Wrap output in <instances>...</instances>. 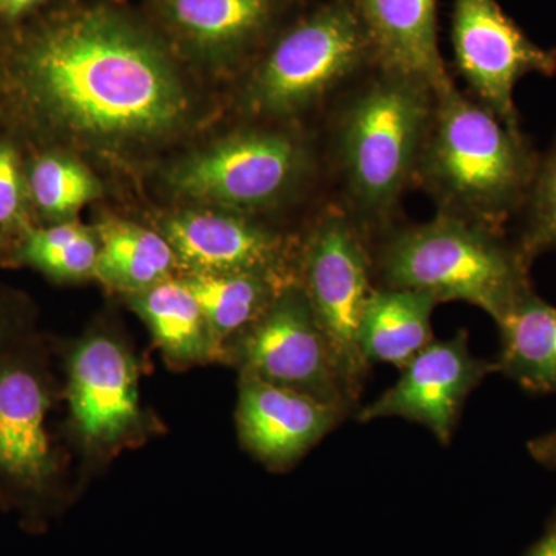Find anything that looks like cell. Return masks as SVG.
Here are the masks:
<instances>
[{
    "mask_svg": "<svg viewBox=\"0 0 556 556\" xmlns=\"http://www.w3.org/2000/svg\"><path fill=\"white\" fill-rule=\"evenodd\" d=\"M24 73L39 109L83 144H149L189 118L188 90L160 40L110 7L51 24L25 51Z\"/></svg>",
    "mask_w": 556,
    "mask_h": 556,
    "instance_id": "cell-1",
    "label": "cell"
},
{
    "mask_svg": "<svg viewBox=\"0 0 556 556\" xmlns=\"http://www.w3.org/2000/svg\"><path fill=\"white\" fill-rule=\"evenodd\" d=\"M538 163L532 146L453 83L434 93L433 118L416 172L445 214L492 229L529 200Z\"/></svg>",
    "mask_w": 556,
    "mask_h": 556,
    "instance_id": "cell-2",
    "label": "cell"
},
{
    "mask_svg": "<svg viewBox=\"0 0 556 556\" xmlns=\"http://www.w3.org/2000/svg\"><path fill=\"white\" fill-rule=\"evenodd\" d=\"M383 287L466 302L500 321L533 291L530 262L497 229L439 212L391 233L375 258Z\"/></svg>",
    "mask_w": 556,
    "mask_h": 556,
    "instance_id": "cell-3",
    "label": "cell"
},
{
    "mask_svg": "<svg viewBox=\"0 0 556 556\" xmlns=\"http://www.w3.org/2000/svg\"><path fill=\"white\" fill-rule=\"evenodd\" d=\"M433 109V91L388 75L348 109L340 156L351 199L365 217H386L401 197L419 163Z\"/></svg>",
    "mask_w": 556,
    "mask_h": 556,
    "instance_id": "cell-4",
    "label": "cell"
},
{
    "mask_svg": "<svg viewBox=\"0 0 556 556\" xmlns=\"http://www.w3.org/2000/svg\"><path fill=\"white\" fill-rule=\"evenodd\" d=\"M371 61L354 0H329L273 43L251 84L258 112L287 116L308 108Z\"/></svg>",
    "mask_w": 556,
    "mask_h": 556,
    "instance_id": "cell-5",
    "label": "cell"
},
{
    "mask_svg": "<svg viewBox=\"0 0 556 556\" xmlns=\"http://www.w3.org/2000/svg\"><path fill=\"white\" fill-rule=\"evenodd\" d=\"M372 269L375 260L350 219L331 215L314 230L305 251L302 289L353 407L369 369L358 345V331L376 289Z\"/></svg>",
    "mask_w": 556,
    "mask_h": 556,
    "instance_id": "cell-6",
    "label": "cell"
},
{
    "mask_svg": "<svg viewBox=\"0 0 556 556\" xmlns=\"http://www.w3.org/2000/svg\"><path fill=\"white\" fill-rule=\"evenodd\" d=\"M233 353L243 375L291 388L345 412L353 408L302 287L281 289L237 338Z\"/></svg>",
    "mask_w": 556,
    "mask_h": 556,
    "instance_id": "cell-7",
    "label": "cell"
},
{
    "mask_svg": "<svg viewBox=\"0 0 556 556\" xmlns=\"http://www.w3.org/2000/svg\"><path fill=\"white\" fill-rule=\"evenodd\" d=\"M305 166L299 142L276 131H247L182 160L170 185L186 199L260 207L281 199Z\"/></svg>",
    "mask_w": 556,
    "mask_h": 556,
    "instance_id": "cell-8",
    "label": "cell"
},
{
    "mask_svg": "<svg viewBox=\"0 0 556 556\" xmlns=\"http://www.w3.org/2000/svg\"><path fill=\"white\" fill-rule=\"evenodd\" d=\"M453 53L478 100L511 129H519L515 86L530 73H556V50L529 39L497 0H453Z\"/></svg>",
    "mask_w": 556,
    "mask_h": 556,
    "instance_id": "cell-9",
    "label": "cell"
},
{
    "mask_svg": "<svg viewBox=\"0 0 556 556\" xmlns=\"http://www.w3.org/2000/svg\"><path fill=\"white\" fill-rule=\"evenodd\" d=\"M497 371L496 362L477 357L468 346L467 331L452 339L433 340L401 369V378L376 401L358 409V422L402 417L424 426L447 445L460 412L475 388Z\"/></svg>",
    "mask_w": 556,
    "mask_h": 556,
    "instance_id": "cell-10",
    "label": "cell"
},
{
    "mask_svg": "<svg viewBox=\"0 0 556 556\" xmlns=\"http://www.w3.org/2000/svg\"><path fill=\"white\" fill-rule=\"evenodd\" d=\"M346 416L334 407L254 376L243 375L237 426L244 447L269 467L283 468L305 455Z\"/></svg>",
    "mask_w": 556,
    "mask_h": 556,
    "instance_id": "cell-11",
    "label": "cell"
},
{
    "mask_svg": "<svg viewBox=\"0 0 556 556\" xmlns=\"http://www.w3.org/2000/svg\"><path fill=\"white\" fill-rule=\"evenodd\" d=\"M70 409L80 434L113 442L139 420L138 369L126 348L109 338L80 343L70 362Z\"/></svg>",
    "mask_w": 556,
    "mask_h": 556,
    "instance_id": "cell-12",
    "label": "cell"
},
{
    "mask_svg": "<svg viewBox=\"0 0 556 556\" xmlns=\"http://www.w3.org/2000/svg\"><path fill=\"white\" fill-rule=\"evenodd\" d=\"M179 263L192 274H276L283 244L268 229L232 214L189 211L164 223Z\"/></svg>",
    "mask_w": 556,
    "mask_h": 556,
    "instance_id": "cell-13",
    "label": "cell"
},
{
    "mask_svg": "<svg viewBox=\"0 0 556 556\" xmlns=\"http://www.w3.org/2000/svg\"><path fill=\"white\" fill-rule=\"evenodd\" d=\"M371 61L383 75L433 91L450 83L438 42V0H354Z\"/></svg>",
    "mask_w": 556,
    "mask_h": 556,
    "instance_id": "cell-14",
    "label": "cell"
},
{
    "mask_svg": "<svg viewBox=\"0 0 556 556\" xmlns=\"http://www.w3.org/2000/svg\"><path fill=\"white\" fill-rule=\"evenodd\" d=\"M437 305V300L424 292L376 288L358 331V345L369 367L372 364L407 367L434 340L431 314Z\"/></svg>",
    "mask_w": 556,
    "mask_h": 556,
    "instance_id": "cell-15",
    "label": "cell"
},
{
    "mask_svg": "<svg viewBox=\"0 0 556 556\" xmlns=\"http://www.w3.org/2000/svg\"><path fill=\"white\" fill-rule=\"evenodd\" d=\"M47 408L35 376L24 369L0 372V467L11 477L38 481L50 470Z\"/></svg>",
    "mask_w": 556,
    "mask_h": 556,
    "instance_id": "cell-16",
    "label": "cell"
},
{
    "mask_svg": "<svg viewBox=\"0 0 556 556\" xmlns=\"http://www.w3.org/2000/svg\"><path fill=\"white\" fill-rule=\"evenodd\" d=\"M164 20L181 38L211 53H236L262 38L278 0H160Z\"/></svg>",
    "mask_w": 556,
    "mask_h": 556,
    "instance_id": "cell-17",
    "label": "cell"
},
{
    "mask_svg": "<svg viewBox=\"0 0 556 556\" xmlns=\"http://www.w3.org/2000/svg\"><path fill=\"white\" fill-rule=\"evenodd\" d=\"M497 371L530 393H556V308L527 294L497 321Z\"/></svg>",
    "mask_w": 556,
    "mask_h": 556,
    "instance_id": "cell-18",
    "label": "cell"
},
{
    "mask_svg": "<svg viewBox=\"0 0 556 556\" xmlns=\"http://www.w3.org/2000/svg\"><path fill=\"white\" fill-rule=\"evenodd\" d=\"M185 281L203 311L218 351L251 327L289 285L285 277L257 273L190 274Z\"/></svg>",
    "mask_w": 556,
    "mask_h": 556,
    "instance_id": "cell-19",
    "label": "cell"
},
{
    "mask_svg": "<svg viewBox=\"0 0 556 556\" xmlns=\"http://www.w3.org/2000/svg\"><path fill=\"white\" fill-rule=\"evenodd\" d=\"M161 350L174 361L197 362L219 354L206 318L185 280H167L134 294Z\"/></svg>",
    "mask_w": 556,
    "mask_h": 556,
    "instance_id": "cell-20",
    "label": "cell"
},
{
    "mask_svg": "<svg viewBox=\"0 0 556 556\" xmlns=\"http://www.w3.org/2000/svg\"><path fill=\"white\" fill-rule=\"evenodd\" d=\"M100 257L94 276L109 287L137 294L169 278L178 262L164 236L129 223L100 229Z\"/></svg>",
    "mask_w": 556,
    "mask_h": 556,
    "instance_id": "cell-21",
    "label": "cell"
},
{
    "mask_svg": "<svg viewBox=\"0 0 556 556\" xmlns=\"http://www.w3.org/2000/svg\"><path fill=\"white\" fill-rule=\"evenodd\" d=\"M24 257L58 278H83L94 274L100 257V239L78 225H58L33 230Z\"/></svg>",
    "mask_w": 556,
    "mask_h": 556,
    "instance_id": "cell-22",
    "label": "cell"
},
{
    "mask_svg": "<svg viewBox=\"0 0 556 556\" xmlns=\"http://www.w3.org/2000/svg\"><path fill=\"white\" fill-rule=\"evenodd\" d=\"M33 197L43 212L65 217L78 211L100 193V182L78 161L65 156H46L33 167Z\"/></svg>",
    "mask_w": 556,
    "mask_h": 556,
    "instance_id": "cell-23",
    "label": "cell"
},
{
    "mask_svg": "<svg viewBox=\"0 0 556 556\" xmlns=\"http://www.w3.org/2000/svg\"><path fill=\"white\" fill-rule=\"evenodd\" d=\"M529 219L518 248L530 263L556 249V146L538 167L529 195Z\"/></svg>",
    "mask_w": 556,
    "mask_h": 556,
    "instance_id": "cell-24",
    "label": "cell"
},
{
    "mask_svg": "<svg viewBox=\"0 0 556 556\" xmlns=\"http://www.w3.org/2000/svg\"><path fill=\"white\" fill-rule=\"evenodd\" d=\"M21 204V179L16 155L7 146H0V225L16 218Z\"/></svg>",
    "mask_w": 556,
    "mask_h": 556,
    "instance_id": "cell-25",
    "label": "cell"
},
{
    "mask_svg": "<svg viewBox=\"0 0 556 556\" xmlns=\"http://www.w3.org/2000/svg\"><path fill=\"white\" fill-rule=\"evenodd\" d=\"M527 450L541 466L556 470V431L532 439L527 444Z\"/></svg>",
    "mask_w": 556,
    "mask_h": 556,
    "instance_id": "cell-26",
    "label": "cell"
},
{
    "mask_svg": "<svg viewBox=\"0 0 556 556\" xmlns=\"http://www.w3.org/2000/svg\"><path fill=\"white\" fill-rule=\"evenodd\" d=\"M42 0H0V11L7 16H20L31 7L38 5Z\"/></svg>",
    "mask_w": 556,
    "mask_h": 556,
    "instance_id": "cell-27",
    "label": "cell"
},
{
    "mask_svg": "<svg viewBox=\"0 0 556 556\" xmlns=\"http://www.w3.org/2000/svg\"><path fill=\"white\" fill-rule=\"evenodd\" d=\"M529 556H556V526L538 543Z\"/></svg>",
    "mask_w": 556,
    "mask_h": 556,
    "instance_id": "cell-28",
    "label": "cell"
}]
</instances>
